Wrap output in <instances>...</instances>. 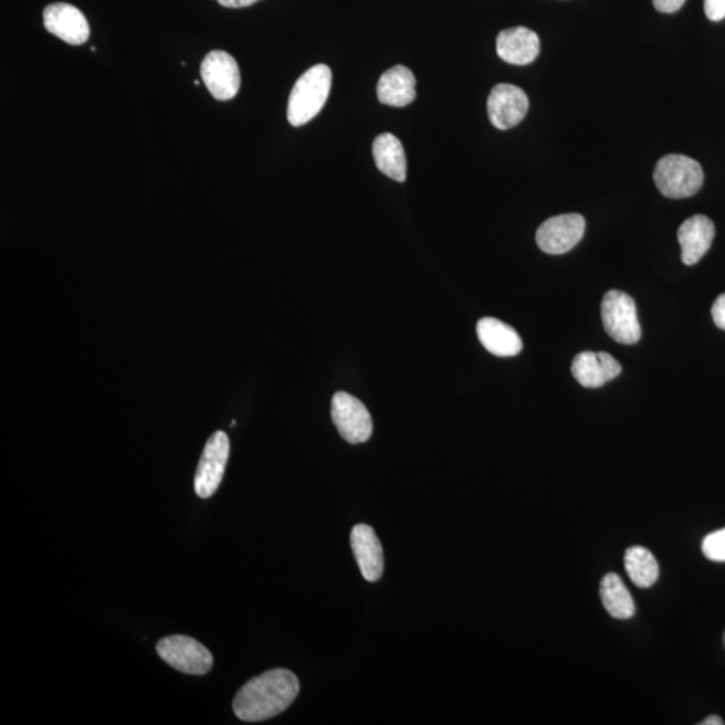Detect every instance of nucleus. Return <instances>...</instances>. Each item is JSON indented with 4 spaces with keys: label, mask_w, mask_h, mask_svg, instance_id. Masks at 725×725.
Listing matches in <instances>:
<instances>
[{
    "label": "nucleus",
    "mask_w": 725,
    "mask_h": 725,
    "mask_svg": "<svg viewBox=\"0 0 725 725\" xmlns=\"http://www.w3.org/2000/svg\"><path fill=\"white\" fill-rule=\"evenodd\" d=\"M300 692L295 673L287 669H273L243 685L233 703L237 717L258 723L283 714Z\"/></svg>",
    "instance_id": "f257e3e1"
},
{
    "label": "nucleus",
    "mask_w": 725,
    "mask_h": 725,
    "mask_svg": "<svg viewBox=\"0 0 725 725\" xmlns=\"http://www.w3.org/2000/svg\"><path fill=\"white\" fill-rule=\"evenodd\" d=\"M333 86V72L327 65L308 69L296 81L287 103V120L293 127H302L321 114Z\"/></svg>",
    "instance_id": "f03ea898"
},
{
    "label": "nucleus",
    "mask_w": 725,
    "mask_h": 725,
    "mask_svg": "<svg viewBox=\"0 0 725 725\" xmlns=\"http://www.w3.org/2000/svg\"><path fill=\"white\" fill-rule=\"evenodd\" d=\"M654 183L662 196L683 199L695 196L704 183L702 166L684 155H666L655 166Z\"/></svg>",
    "instance_id": "7ed1b4c3"
},
{
    "label": "nucleus",
    "mask_w": 725,
    "mask_h": 725,
    "mask_svg": "<svg viewBox=\"0 0 725 725\" xmlns=\"http://www.w3.org/2000/svg\"><path fill=\"white\" fill-rule=\"evenodd\" d=\"M602 322L606 333L617 343H639L642 330L637 317L634 300L621 291L606 293L601 305Z\"/></svg>",
    "instance_id": "20e7f679"
},
{
    "label": "nucleus",
    "mask_w": 725,
    "mask_h": 725,
    "mask_svg": "<svg viewBox=\"0 0 725 725\" xmlns=\"http://www.w3.org/2000/svg\"><path fill=\"white\" fill-rule=\"evenodd\" d=\"M156 650L168 665L193 676H203L214 664L210 650L187 635L166 637L159 641Z\"/></svg>",
    "instance_id": "39448f33"
},
{
    "label": "nucleus",
    "mask_w": 725,
    "mask_h": 725,
    "mask_svg": "<svg viewBox=\"0 0 725 725\" xmlns=\"http://www.w3.org/2000/svg\"><path fill=\"white\" fill-rule=\"evenodd\" d=\"M337 431L349 443L358 445L371 439L374 424L370 411L348 392H336L330 408Z\"/></svg>",
    "instance_id": "423d86ee"
},
{
    "label": "nucleus",
    "mask_w": 725,
    "mask_h": 725,
    "mask_svg": "<svg viewBox=\"0 0 725 725\" xmlns=\"http://www.w3.org/2000/svg\"><path fill=\"white\" fill-rule=\"evenodd\" d=\"M230 454V441L224 431H216L206 443L196 474V492L209 498L220 487Z\"/></svg>",
    "instance_id": "0eeeda50"
},
{
    "label": "nucleus",
    "mask_w": 725,
    "mask_h": 725,
    "mask_svg": "<svg viewBox=\"0 0 725 725\" xmlns=\"http://www.w3.org/2000/svg\"><path fill=\"white\" fill-rule=\"evenodd\" d=\"M201 76L211 96L218 102L234 98L241 86V73L234 57L222 50L206 55L201 65Z\"/></svg>",
    "instance_id": "6e6552de"
},
{
    "label": "nucleus",
    "mask_w": 725,
    "mask_h": 725,
    "mask_svg": "<svg viewBox=\"0 0 725 725\" xmlns=\"http://www.w3.org/2000/svg\"><path fill=\"white\" fill-rule=\"evenodd\" d=\"M586 221L579 214H564L544 221L536 231L537 246L547 254H565L584 239Z\"/></svg>",
    "instance_id": "1a4fd4ad"
},
{
    "label": "nucleus",
    "mask_w": 725,
    "mask_h": 725,
    "mask_svg": "<svg viewBox=\"0 0 725 725\" xmlns=\"http://www.w3.org/2000/svg\"><path fill=\"white\" fill-rule=\"evenodd\" d=\"M529 108V102L521 87L498 84L487 98V116L497 129L506 130L521 124Z\"/></svg>",
    "instance_id": "9d476101"
},
{
    "label": "nucleus",
    "mask_w": 725,
    "mask_h": 725,
    "mask_svg": "<svg viewBox=\"0 0 725 725\" xmlns=\"http://www.w3.org/2000/svg\"><path fill=\"white\" fill-rule=\"evenodd\" d=\"M43 24L50 34L72 46L84 45L90 40L91 28L85 15L67 3H53L43 10Z\"/></svg>",
    "instance_id": "9b49d317"
},
{
    "label": "nucleus",
    "mask_w": 725,
    "mask_h": 725,
    "mask_svg": "<svg viewBox=\"0 0 725 725\" xmlns=\"http://www.w3.org/2000/svg\"><path fill=\"white\" fill-rule=\"evenodd\" d=\"M571 372L580 386L598 389L616 379L622 372V367L608 353L585 351L575 356Z\"/></svg>",
    "instance_id": "f8f14e48"
},
{
    "label": "nucleus",
    "mask_w": 725,
    "mask_h": 725,
    "mask_svg": "<svg viewBox=\"0 0 725 725\" xmlns=\"http://www.w3.org/2000/svg\"><path fill=\"white\" fill-rule=\"evenodd\" d=\"M351 546L362 577L368 582H377L383 575V548L370 525H355L351 533Z\"/></svg>",
    "instance_id": "ddd939ff"
},
{
    "label": "nucleus",
    "mask_w": 725,
    "mask_h": 725,
    "mask_svg": "<svg viewBox=\"0 0 725 725\" xmlns=\"http://www.w3.org/2000/svg\"><path fill=\"white\" fill-rule=\"evenodd\" d=\"M498 57L511 65L524 66L533 64L540 53L539 36L535 31L518 27L506 29L498 34L496 41Z\"/></svg>",
    "instance_id": "4468645a"
},
{
    "label": "nucleus",
    "mask_w": 725,
    "mask_h": 725,
    "mask_svg": "<svg viewBox=\"0 0 725 725\" xmlns=\"http://www.w3.org/2000/svg\"><path fill=\"white\" fill-rule=\"evenodd\" d=\"M681 260L687 266L697 264L715 239V224L705 216H695L681 224L677 233Z\"/></svg>",
    "instance_id": "2eb2a0df"
},
{
    "label": "nucleus",
    "mask_w": 725,
    "mask_h": 725,
    "mask_svg": "<svg viewBox=\"0 0 725 725\" xmlns=\"http://www.w3.org/2000/svg\"><path fill=\"white\" fill-rule=\"evenodd\" d=\"M477 336L486 351L500 358H511L522 353V337L508 324L497 318H481L477 323Z\"/></svg>",
    "instance_id": "dca6fc26"
},
{
    "label": "nucleus",
    "mask_w": 725,
    "mask_h": 725,
    "mask_svg": "<svg viewBox=\"0 0 725 725\" xmlns=\"http://www.w3.org/2000/svg\"><path fill=\"white\" fill-rule=\"evenodd\" d=\"M417 80L414 74L406 66H393L379 78L378 99L385 105L402 108L414 102Z\"/></svg>",
    "instance_id": "f3484780"
},
{
    "label": "nucleus",
    "mask_w": 725,
    "mask_h": 725,
    "mask_svg": "<svg viewBox=\"0 0 725 725\" xmlns=\"http://www.w3.org/2000/svg\"><path fill=\"white\" fill-rule=\"evenodd\" d=\"M375 165L378 170L392 180L406 181L408 178V161L402 143L397 136L382 134L377 137L372 146Z\"/></svg>",
    "instance_id": "a211bd4d"
},
{
    "label": "nucleus",
    "mask_w": 725,
    "mask_h": 725,
    "mask_svg": "<svg viewBox=\"0 0 725 725\" xmlns=\"http://www.w3.org/2000/svg\"><path fill=\"white\" fill-rule=\"evenodd\" d=\"M599 596H601L606 611L616 620H629L634 616L633 597L617 574L605 575L601 587H599Z\"/></svg>",
    "instance_id": "6ab92c4d"
},
{
    "label": "nucleus",
    "mask_w": 725,
    "mask_h": 725,
    "mask_svg": "<svg viewBox=\"0 0 725 725\" xmlns=\"http://www.w3.org/2000/svg\"><path fill=\"white\" fill-rule=\"evenodd\" d=\"M624 568L631 582L640 589H649L658 582L660 568L654 555L645 547L634 546L624 553Z\"/></svg>",
    "instance_id": "aec40b11"
},
{
    "label": "nucleus",
    "mask_w": 725,
    "mask_h": 725,
    "mask_svg": "<svg viewBox=\"0 0 725 725\" xmlns=\"http://www.w3.org/2000/svg\"><path fill=\"white\" fill-rule=\"evenodd\" d=\"M703 554L712 561H725V528L705 536Z\"/></svg>",
    "instance_id": "412c9836"
},
{
    "label": "nucleus",
    "mask_w": 725,
    "mask_h": 725,
    "mask_svg": "<svg viewBox=\"0 0 725 725\" xmlns=\"http://www.w3.org/2000/svg\"><path fill=\"white\" fill-rule=\"evenodd\" d=\"M705 15L712 22H721L725 18V0H704Z\"/></svg>",
    "instance_id": "4be33fe9"
},
{
    "label": "nucleus",
    "mask_w": 725,
    "mask_h": 725,
    "mask_svg": "<svg viewBox=\"0 0 725 725\" xmlns=\"http://www.w3.org/2000/svg\"><path fill=\"white\" fill-rule=\"evenodd\" d=\"M711 314L716 327L725 330V295L716 298L715 304L712 305Z\"/></svg>",
    "instance_id": "5701e85b"
},
{
    "label": "nucleus",
    "mask_w": 725,
    "mask_h": 725,
    "mask_svg": "<svg viewBox=\"0 0 725 725\" xmlns=\"http://www.w3.org/2000/svg\"><path fill=\"white\" fill-rule=\"evenodd\" d=\"M686 0H653L655 10L664 14H673L683 8Z\"/></svg>",
    "instance_id": "b1692460"
},
{
    "label": "nucleus",
    "mask_w": 725,
    "mask_h": 725,
    "mask_svg": "<svg viewBox=\"0 0 725 725\" xmlns=\"http://www.w3.org/2000/svg\"><path fill=\"white\" fill-rule=\"evenodd\" d=\"M218 3L228 9H242L249 8L254 3L260 2V0H217Z\"/></svg>",
    "instance_id": "393cba45"
},
{
    "label": "nucleus",
    "mask_w": 725,
    "mask_h": 725,
    "mask_svg": "<svg viewBox=\"0 0 725 725\" xmlns=\"http://www.w3.org/2000/svg\"><path fill=\"white\" fill-rule=\"evenodd\" d=\"M724 722L718 716L706 717L702 725H723Z\"/></svg>",
    "instance_id": "a878e982"
}]
</instances>
